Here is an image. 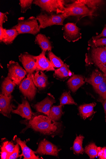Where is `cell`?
<instances>
[{
  "instance_id": "10",
  "label": "cell",
  "mask_w": 106,
  "mask_h": 159,
  "mask_svg": "<svg viewBox=\"0 0 106 159\" xmlns=\"http://www.w3.org/2000/svg\"><path fill=\"white\" fill-rule=\"evenodd\" d=\"M19 58L27 73L33 74L37 68V61L35 56L25 52L21 54Z\"/></svg>"
},
{
  "instance_id": "5",
  "label": "cell",
  "mask_w": 106,
  "mask_h": 159,
  "mask_svg": "<svg viewBox=\"0 0 106 159\" xmlns=\"http://www.w3.org/2000/svg\"><path fill=\"white\" fill-rule=\"evenodd\" d=\"M47 13L42 11L37 16L41 28L44 29L55 25H63L64 22L67 18L63 14Z\"/></svg>"
},
{
  "instance_id": "22",
  "label": "cell",
  "mask_w": 106,
  "mask_h": 159,
  "mask_svg": "<svg viewBox=\"0 0 106 159\" xmlns=\"http://www.w3.org/2000/svg\"><path fill=\"white\" fill-rule=\"evenodd\" d=\"M96 105L95 103H93L80 106L79 110L81 117L85 119L91 116L94 113V107Z\"/></svg>"
},
{
  "instance_id": "13",
  "label": "cell",
  "mask_w": 106,
  "mask_h": 159,
  "mask_svg": "<svg viewBox=\"0 0 106 159\" xmlns=\"http://www.w3.org/2000/svg\"><path fill=\"white\" fill-rule=\"evenodd\" d=\"M12 112L29 120L32 119L34 115L29 102L25 98H23L22 104H19L17 109H13Z\"/></svg>"
},
{
  "instance_id": "26",
  "label": "cell",
  "mask_w": 106,
  "mask_h": 159,
  "mask_svg": "<svg viewBox=\"0 0 106 159\" xmlns=\"http://www.w3.org/2000/svg\"><path fill=\"white\" fill-rule=\"evenodd\" d=\"M5 36L2 42L6 45L12 44L13 41L19 34L16 29L12 28L10 30L5 29Z\"/></svg>"
},
{
  "instance_id": "12",
  "label": "cell",
  "mask_w": 106,
  "mask_h": 159,
  "mask_svg": "<svg viewBox=\"0 0 106 159\" xmlns=\"http://www.w3.org/2000/svg\"><path fill=\"white\" fill-rule=\"evenodd\" d=\"M12 96H9L1 94L0 95V112L9 118H11V112L14 107L12 102Z\"/></svg>"
},
{
  "instance_id": "7",
  "label": "cell",
  "mask_w": 106,
  "mask_h": 159,
  "mask_svg": "<svg viewBox=\"0 0 106 159\" xmlns=\"http://www.w3.org/2000/svg\"><path fill=\"white\" fill-rule=\"evenodd\" d=\"M8 70V76L16 84L20 85L25 78L27 72L18 63L12 61H10L7 64Z\"/></svg>"
},
{
  "instance_id": "32",
  "label": "cell",
  "mask_w": 106,
  "mask_h": 159,
  "mask_svg": "<svg viewBox=\"0 0 106 159\" xmlns=\"http://www.w3.org/2000/svg\"><path fill=\"white\" fill-rule=\"evenodd\" d=\"M88 45L91 47L106 46V38H99L95 40L91 39L88 42Z\"/></svg>"
},
{
  "instance_id": "11",
  "label": "cell",
  "mask_w": 106,
  "mask_h": 159,
  "mask_svg": "<svg viewBox=\"0 0 106 159\" xmlns=\"http://www.w3.org/2000/svg\"><path fill=\"white\" fill-rule=\"evenodd\" d=\"M59 150L54 144L44 139L40 143L35 153L41 155H48L57 156Z\"/></svg>"
},
{
  "instance_id": "33",
  "label": "cell",
  "mask_w": 106,
  "mask_h": 159,
  "mask_svg": "<svg viewBox=\"0 0 106 159\" xmlns=\"http://www.w3.org/2000/svg\"><path fill=\"white\" fill-rule=\"evenodd\" d=\"M34 1L32 0H20L19 4L21 7V12L25 13L29 9H31Z\"/></svg>"
},
{
  "instance_id": "19",
  "label": "cell",
  "mask_w": 106,
  "mask_h": 159,
  "mask_svg": "<svg viewBox=\"0 0 106 159\" xmlns=\"http://www.w3.org/2000/svg\"><path fill=\"white\" fill-rule=\"evenodd\" d=\"M35 42L41 49L42 51H51L52 46L48 38L44 35L39 34L36 37Z\"/></svg>"
},
{
  "instance_id": "1",
  "label": "cell",
  "mask_w": 106,
  "mask_h": 159,
  "mask_svg": "<svg viewBox=\"0 0 106 159\" xmlns=\"http://www.w3.org/2000/svg\"><path fill=\"white\" fill-rule=\"evenodd\" d=\"M29 125L35 131L48 135L58 133L62 126L61 123L43 115L35 117L30 120Z\"/></svg>"
},
{
  "instance_id": "21",
  "label": "cell",
  "mask_w": 106,
  "mask_h": 159,
  "mask_svg": "<svg viewBox=\"0 0 106 159\" xmlns=\"http://www.w3.org/2000/svg\"><path fill=\"white\" fill-rule=\"evenodd\" d=\"M16 84L7 76L2 82V94L9 96L11 95Z\"/></svg>"
},
{
  "instance_id": "17",
  "label": "cell",
  "mask_w": 106,
  "mask_h": 159,
  "mask_svg": "<svg viewBox=\"0 0 106 159\" xmlns=\"http://www.w3.org/2000/svg\"><path fill=\"white\" fill-rule=\"evenodd\" d=\"M14 139L16 142L19 143L21 146L22 151V155L24 156V159H41L39 156L35 154V152L32 150L26 145L28 141H22L17 137H15Z\"/></svg>"
},
{
  "instance_id": "18",
  "label": "cell",
  "mask_w": 106,
  "mask_h": 159,
  "mask_svg": "<svg viewBox=\"0 0 106 159\" xmlns=\"http://www.w3.org/2000/svg\"><path fill=\"white\" fill-rule=\"evenodd\" d=\"M106 80V77L98 70L93 72L90 78H86L85 81L93 85V87L100 84Z\"/></svg>"
},
{
  "instance_id": "35",
  "label": "cell",
  "mask_w": 106,
  "mask_h": 159,
  "mask_svg": "<svg viewBox=\"0 0 106 159\" xmlns=\"http://www.w3.org/2000/svg\"><path fill=\"white\" fill-rule=\"evenodd\" d=\"M6 150L10 154L13 152L14 150L15 146L11 142L6 141L3 144Z\"/></svg>"
},
{
  "instance_id": "20",
  "label": "cell",
  "mask_w": 106,
  "mask_h": 159,
  "mask_svg": "<svg viewBox=\"0 0 106 159\" xmlns=\"http://www.w3.org/2000/svg\"><path fill=\"white\" fill-rule=\"evenodd\" d=\"M67 83L69 89L75 93L84 84L85 82L82 76L74 75L68 80Z\"/></svg>"
},
{
  "instance_id": "31",
  "label": "cell",
  "mask_w": 106,
  "mask_h": 159,
  "mask_svg": "<svg viewBox=\"0 0 106 159\" xmlns=\"http://www.w3.org/2000/svg\"><path fill=\"white\" fill-rule=\"evenodd\" d=\"M96 92L104 100L106 99V80L99 85L93 87Z\"/></svg>"
},
{
  "instance_id": "37",
  "label": "cell",
  "mask_w": 106,
  "mask_h": 159,
  "mask_svg": "<svg viewBox=\"0 0 106 159\" xmlns=\"http://www.w3.org/2000/svg\"><path fill=\"white\" fill-rule=\"evenodd\" d=\"M10 154L6 150L3 145L1 148V157L2 159H8Z\"/></svg>"
},
{
  "instance_id": "23",
  "label": "cell",
  "mask_w": 106,
  "mask_h": 159,
  "mask_svg": "<svg viewBox=\"0 0 106 159\" xmlns=\"http://www.w3.org/2000/svg\"><path fill=\"white\" fill-rule=\"evenodd\" d=\"M72 75L67 66L65 64L63 66L55 70L54 76L60 79L67 78Z\"/></svg>"
},
{
  "instance_id": "25",
  "label": "cell",
  "mask_w": 106,
  "mask_h": 159,
  "mask_svg": "<svg viewBox=\"0 0 106 159\" xmlns=\"http://www.w3.org/2000/svg\"><path fill=\"white\" fill-rule=\"evenodd\" d=\"M94 13L100 7L105 4V2L100 0H80Z\"/></svg>"
},
{
  "instance_id": "14",
  "label": "cell",
  "mask_w": 106,
  "mask_h": 159,
  "mask_svg": "<svg viewBox=\"0 0 106 159\" xmlns=\"http://www.w3.org/2000/svg\"><path fill=\"white\" fill-rule=\"evenodd\" d=\"M55 102L54 97L49 94L41 102L34 105V107L37 111L43 113L48 116L51 106Z\"/></svg>"
},
{
  "instance_id": "30",
  "label": "cell",
  "mask_w": 106,
  "mask_h": 159,
  "mask_svg": "<svg viewBox=\"0 0 106 159\" xmlns=\"http://www.w3.org/2000/svg\"><path fill=\"white\" fill-rule=\"evenodd\" d=\"M60 105L63 106L65 105H77L69 92H65L62 95L60 99Z\"/></svg>"
},
{
  "instance_id": "8",
  "label": "cell",
  "mask_w": 106,
  "mask_h": 159,
  "mask_svg": "<svg viewBox=\"0 0 106 159\" xmlns=\"http://www.w3.org/2000/svg\"><path fill=\"white\" fill-rule=\"evenodd\" d=\"M19 89L23 95L30 101L34 98L37 89L32 78V75L28 74L19 85Z\"/></svg>"
},
{
  "instance_id": "3",
  "label": "cell",
  "mask_w": 106,
  "mask_h": 159,
  "mask_svg": "<svg viewBox=\"0 0 106 159\" xmlns=\"http://www.w3.org/2000/svg\"><path fill=\"white\" fill-rule=\"evenodd\" d=\"M12 28L16 29L19 34H29L34 35L39 33L41 29L37 18L34 16L27 20L20 17L18 20V24Z\"/></svg>"
},
{
  "instance_id": "16",
  "label": "cell",
  "mask_w": 106,
  "mask_h": 159,
  "mask_svg": "<svg viewBox=\"0 0 106 159\" xmlns=\"http://www.w3.org/2000/svg\"><path fill=\"white\" fill-rule=\"evenodd\" d=\"M31 75L35 85L39 90L43 89L48 86V78L42 71H37L35 74Z\"/></svg>"
},
{
  "instance_id": "34",
  "label": "cell",
  "mask_w": 106,
  "mask_h": 159,
  "mask_svg": "<svg viewBox=\"0 0 106 159\" xmlns=\"http://www.w3.org/2000/svg\"><path fill=\"white\" fill-rule=\"evenodd\" d=\"M19 144L17 143L15 146L14 150L13 152L10 155L8 159H16L20 156L19 155Z\"/></svg>"
},
{
  "instance_id": "39",
  "label": "cell",
  "mask_w": 106,
  "mask_h": 159,
  "mask_svg": "<svg viewBox=\"0 0 106 159\" xmlns=\"http://www.w3.org/2000/svg\"><path fill=\"white\" fill-rule=\"evenodd\" d=\"M102 37L106 38V25H105L101 33L98 35L93 37L92 39L95 40Z\"/></svg>"
},
{
  "instance_id": "4",
  "label": "cell",
  "mask_w": 106,
  "mask_h": 159,
  "mask_svg": "<svg viewBox=\"0 0 106 159\" xmlns=\"http://www.w3.org/2000/svg\"><path fill=\"white\" fill-rule=\"evenodd\" d=\"M66 17L71 16L82 17L92 16L94 13L85 5L79 1L71 4H66L63 13Z\"/></svg>"
},
{
  "instance_id": "41",
  "label": "cell",
  "mask_w": 106,
  "mask_h": 159,
  "mask_svg": "<svg viewBox=\"0 0 106 159\" xmlns=\"http://www.w3.org/2000/svg\"><path fill=\"white\" fill-rule=\"evenodd\" d=\"M104 100L103 102V105L104 108V112L105 114V117L106 118V99Z\"/></svg>"
},
{
  "instance_id": "28",
  "label": "cell",
  "mask_w": 106,
  "mask_h": 159,
  "mask_svg": "<svg viewBox=\"0 0 106 159\" xmlns=\"http://www.w3.org/2000/svg\"><path fill=\"white\" fill-rule=\"evenodd\" d=\"M84 137L81 135L77 136L73 143V149L77 154L82 153L84 151L82 148V143Z\"/></svg>"
},
{
  "instance_id": "2",
  "label": "cell",
  "mask_w": 106,
  "mask_h": 159,
  "mask_svg": "<svg viewBox=\"0 0 106 159\" xmlns=\"http://www.w3.org/2000/svg\"><path fill=\"white\" fill-rule=\"evenodd\" d=\"M85 62L88 65H95L106 77V46L92 47L86 55Z\"/></svg>"
},
{
  "instance_id": "27",
  "label": "cell",
  "mask_w": 106,
  "mask_h": 159,
  "mask_svg": "<svg viewBox=\"0 0 106 159\" xmlns=\"http://www.w3.org/2000/svg\"><path fill=\"white\" fill-rule=\"evenodd\" d=\"M99 147H97L95 143H90L86 146L85 151L90 159H94L98 156Z\"/></svg>"
},
{
  "instance_id": "9",
  "label": "cell",
  "mask_w": 106,
  "mask_h": 159,
  "mask_svg": "<svg viewBox=\"0 0 106 159\" xmlns=\"http://www.w3.org/2000/svg\"><path fill=\"white\" fill-rule=\"evenodd\" d=\"M64 37L68 41L75 42L81 38V29L76 24L68 23L64 25Z\"/></svg>"
},
{
  "instance_id": "38",
  "label": "cell",
  "mask_w": 106,
  "mask_h": 159,
  "mask_svg": "<svg viewBox=\"0 0 106 159\" xmlns=\"http://www.w3.org/2000/svg\"><path fill=\"white\" fill-rule=\"evenodd\" d=\"M98 156L99 157V159H106V147H99Z\"/></svg>"
},
{
  "instance_id": "36",
  "label": "cell",
  "mask_w": 106,
  "mask_h": 159,
  "mask_svg": "<svg viewBox=\"0 0 106 159\" xmlns=\"http://www.w3.org/2000/svg\"><path fill=\"white\" fill-rule=\"evenodd\" d=\"M9 13L7 12L4 13L0 12V26H3V24L7 21V15Z\"/></svg>"
},
{
  "instance_id": "29",
  "label": "cell",
  "mask_w": 106,
  "mask_h": 159,
  "mask_svg": "<svg viewBox=\"0 0 106 159\" xmlns=\"http://www.w3.org/2000/svg\"><path fill=\"white\" fill-rule=\"evenodd\" d=\"M48 56L54 68H59L65 64L60 58L56 56L51 51L48 52Z\"/></svg>"
},
{
  "instance_id": "40",
  "label": "cell",
  "mask_w": 106,
  "mask_h": 159,
  "mask_svg": "<svg viewBox=\"0 0 106 159\" xmlns=\"http://www.w3.org/2000/svg\"><path fill=\"white\" fill-rule=\"evenodd\" d=\"M5 36V29L3 26H0V42H2Z\"/></svg>"
},
{
  "instance_id": "6",
  "label": "cell",
  "mask_w": 106,
  "mask_h": 159,
  "mask_svg": "<svg viewBox=\"0 0 106 159\" xmlns=\"http://www.w3.org/2000/svg\"><path fill=\"white\" fill-rule=\"evenodd\" d=\"M66 2L63 0H35L33 3L39 7L43 11L49 13L54 12L59 14L63 13Z\"/></svg>"
},
{
  "instance_id": "15",
  "label": "cell",
  "mask_w": 106,
  "mask_h": 159,
  "mask_svg": "<svg viewBox=\"0 0 106 159\" xmlns=\"http://www.w3.org/2000/svg\"><path fill=\"white\" fill-rule=\"evenodd\" d=\"M45 52L42 51L38 56H35L37 61L36 71H54L55 70L51 62L46 56Z\"/></svg>"
},
{
  "instance_id": "24",
  "label": "cell",
  "mask_w": 106,
  "mask_h": 159,
  "mask_svg": "<svg viewBox=\"0 0 106 159\" xmlns=\"http://www.w3.org/2000/svg\"><path fill=\"white\" fill-rule=\"evenodd\" d=\"M62 106L60 105L52 107L50 109L48 117L55 121L59 120L63 114L62 110Z\"/></svg>"
}]
</instances>
